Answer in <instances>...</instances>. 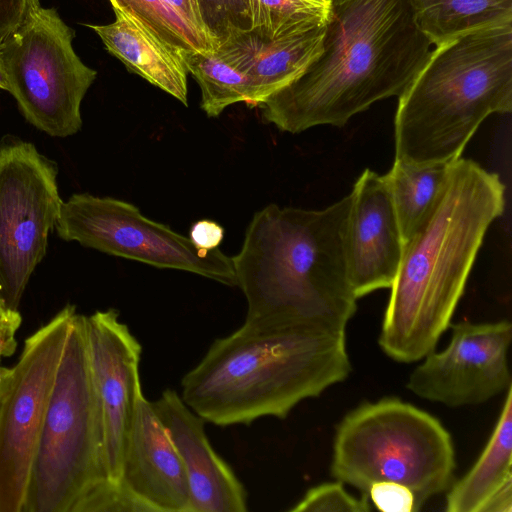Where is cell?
<instances>
[{
  "mask_svg": "<svg viewBox=\"0 0 512 512\" xmlns=\"http://www.w3.org/2000/svg\"><path fill=\"white\" fill-rule=\"evenodd\" d=\"M504 208L497 173L462 157L448 165L432 205L404 242L378 340L386 355L411 363L435 349L486 231Z\"/></svg>",
  "mask_w": 512,
  "mask_h": 512,
  "instance_id": "obj_1",
  "label": "cell"
},
{
  "mask_svg": "<svg viewBox=\"0 0 512 512\" xmlns=\"http://www.w3.org/2000/svg\"><path fill=\"white\" fill-rule=\"evenodd\" d=\"M431 46L408 0H330L321 53L259 105L263 118L293 134L343 126L375 102L400 96Z\"/></svg>",
  "mask_w": 512,
  "mask_h": 512,
  "instance_id": "obj_2",
  "label": "cell"
},
{
  "mask_svg": "<svg viewBox=\"0 0 512 512\" xmlns=\"http://www.w3.org/2000/svg\"><path fill=\"white\" fill-rule=\"evenodd\" d=\"M351 194L321 210L269 204L232 258L247 300L245 322L345 331L357 309L346 230Z\"/></svg>",
  "mask_w": 512,
  "mask_h": 512,
  "instance_id": "obj_3",
  "label": "cell"
},
{
  "mask_svg": "<svg viewBox=\"0 0 512 512\" xmlns=\"http://www.w3.org/2000/svg\"><path fill=\"white\" fill-rule=\"evenodd\" d=\"M350 372L345 331L244 322L184 375L181 398L204 421L248 425L286 418Z\"/></svg>",
  "mask_w": 512,
  "mask_h": 512,
  "instance_id": "obj_4",
  "label": "cell"
},
{
  "mask_svg": "<svg viewBox=\"0 0 512 512\" xmlns=\"http://www.w3.org/2000/svg\"><path fill=\"white\" fill-rule=\"evenodd\" d=\"M511 110L512 24L443 42L398 96L395 160L450 164L488 116Z\"/></svg>",
  "mask_w": 512,
  "mask_h": 512,
  "instance_id": "obj_5",
  "label": "cell"
},
{
  "mask_svg": "<svg viewBox=\"0 0 512 512\" xmlns=\"http://www.w3.org/2000/svg\"><path fill=\"white\" fill-rule=\"evenodd\" d=\"M84 316L76 313L47 406L25 512L124 511L110 482Z\"/></svg>",
  "mask_w": 512,
  "mask_h": 512,
  "instance_id": "obj_6",
  "label": "cell"
},
{
  "mask_svg": "<svg viewBox=\"0 0 512 512\" xmlns=\"http://www.w3.org/2000/svg\"><path fill=\"white\" fill-rule=\"evenodd\" d=\"M451 435L431 414L397 398L364 403L338 424L331 475L367 494L392 481L409 488L416 511L454 482Z\"/></svg>",
  "mask_w": 512,
  "mask_h": 512,
  "instance_id": "obj_7",
  "label": "cell"
},
{
  "mask_svg": "<svg viewBox=\"0 0 512 512\" xmlns=\"http://www.w3.org/2000/svg\"><path fill=\"white\" fill-rule=\"evenodd\" d=\"M73 35L40 5L0 44L8 92L31 124L56 137L80 130L81 102L97 75L75 53Z\"/></svg>",
  "mask_w": 512,
  "mask_h": 512,
  "instance_id": "obj_8",
  "label": "cell"
},
{
  "mask_svg": "<svg viewBox=\"0 0 512 512\" xmlns=\"http://www.w3.org/2000/svg\"><path fill=\"white\" fill-rule=\"evenodd\" d=\"M76 314L67 305L0 367V512H25L49 399Z\"/></svg>",
  "mask_w": 512,
  "mask_h": 512,
  "instance_id": "obj_9",
  "label": "cell"
},
{
  "mask_svg": "<svg viewBox=\"0 0 512 512\" xmlns=\"http://www.w3.org/2000/svg\"><path fill=\"white\" fill-rule=\"evenodd\" d=\"M55 229L66 241H77L110 255L237 286L231 257L219 248H197L189 237L143 216L126 201L74 194L62 203Z\"/></svg>",
  "mask_w": 512,
  "mask_h": 512,
  "instance_id": "obj_10",
  "label": "cell"
},
{
  "mask_svg": "<svg viewBox=\"0 0 512 512\" xmlns=\"http://www.w3.org/2000/svg\"><path fill=\"white\" fill-rule=\"evenodd\" d=\"M55 162L28 142L0 146V304L18 311L63 201Z\"/></svg>",
  "mask_w": 512,
  "mask_h": 512,
  "instance_id": "obj_11",
  "label": "cell"
},
{
  "mask_svg": "<svg viewBox=\"0 0 512 512\" xmlns=\"http://www.w3.org/2000/svg\"><path fill=\"white\" fill-rule=\"evenodd\" d=\"M451 327L448 346L425 356L410 374L407 388L420 398L450 407L477 405L507 391L511 323L462 321Z\"/></svg>",
  "mask_w": 512,
  "mask_h": 512,
  "instance_id": "obj_12",
  "label": "cell"
},
{
  "mask_svg": "<svg viewBox=\"0 0 512 512\" xmlns=\"http://www.w3.org/2000/svg\"><path fill=\"white\" fill-rule=\"evenodd\" d=\"M84 325L101 415L106 469L110 482L118 489L128 436L143 396L139 375L141 345L114 309L84 316Z\"/></svg>",
  "mask_w": 512,
  "mask_h": 512,
  "instance_id": "obj_13",
  "label": "cell"
},
{
  "mask_svg": "<svg viewBox=\"0 0 512 512\" xmlns=\"http://www.w3.org/2000/svg\"><path fill=\"white\" fill-rule=\"evenodd\" d=\"M118 489L125 512H190L182 460L152 402L144 396L134 414Z\"/></svg>",
  "mask_w": 512,
  "mask_h": 512,
  "instance_id": "obj_14",
  "label": "cell"
},
{
  "mask_svg": "<svg viewBox=\"0 0 512 512\" xmlns=\"http://www.w3.org/2000/svg\"><path fill=\"white\" fill-rule=\"evenodd\" d=\"M350 194L346 255L350 284L360 298L392 286L404 243L383 176L366 168Z\"/></svg>",
  "mask_w": 512,
  "mask_h": 512,
  "instance_id": "obj_15",
  "label": "cell"
},
{
  "mask_svg": "<svg viewBox=\"0 0 512 512\" xmlns=\"http://www.w3.org/2000/svg\"><path fill=\"white\" fill-rule=\"evenodd\" d=\"M185 469L190 512H246L247 493L231 467L214 451L204 420L171 389L152 402Z\"/></svg>",
  "mask_w": 512,
  "mask_h": 512,
  "instance_id": "obj_16",
  "label": "cell"
},
{
  "mask_svg": "<svg viewBox=\"0 0 512 512\" xmlns=\"http://www.w3.org/2000/svg\"><path fill=\"white\" fill-rule=\"evenodd\" d=\"M325 29L326 24L270 37L252 28L215 52L246 76L248 105L259 106L298 78L321 53Z\"/></svg>",
  "mask_w": 512,
  "mask_h": 512,
  "instance_id": "obj_17",
  "label": "cell"
},
{
  "mask_svg": "<svg viewBox=\"0 0 512 512\" xmlns=\"http://www.w3.org/2000/svg\"><path fill=\"white\" fill-rule=\"evenodd\" d=\"M106 25H89L109 53L132 73L188 105L187 69L181 51L162 42L132 18L114 10Z\"/></svg>",
  "mask_w": 512,
  "mask_h": 512,
  "instance_id": "obj_18",
  "label": "cell"
},
{
  "mask_svg": "<svg viewBox=\"0 0 512 512\" xmlns=\"http://www.w3.org/2000/svg\"><path fill=\"white\" fill-rule=\"evenodd\" d=\"M512 388L492 435L472 468L447 490V512H481L502 487L512 484Z\"/></svg>",
  "mask_w": 512,
  "mask_h": 512,
  "instance_id": "obj_19",
  "label": "cell"
},
{
  "mask_svg": "<svg viewBox=\"0 0 512 512\" xmlns=\"http://www.w3.org/2000/svg\"><path fill=\"white\" fill-rule=\"evenodd\" d=\"M414 22L431 45L465 33L512 24V0H408Z\"/></svg>",
  "mask_w": 512,
  "mask_h": 512,
  "instance_id": "obj_20",
  "label": "cell"
},
{
  "mask_svg": "<svg viewBox=\"0 0 512 512\" xmlns=\"http://www.w3.org/2000/svg\"><path fill=\"white\" fill-rule=\"evenodd\" d=\"M449 164H414L395 160L384 181L390 192L403 243L432 205Z\"/></svg>",
  "mask_w": 512,
  "mask_h": 512,
  "instance_id": "obj_21",
  "label": "cell"
},
{
  "mask_svg": "<svg viewBox=\"0 0 512 512\" xmlns=\"http://www.w3.org/2000/svg\"><path fill=\"white\" fill-rule=\"evenodd\" d=\"M187 72L201 89V108L209 117L219 116L228 106L249 103L246 76L215 51H181Z\"/></svg>",
  "mask_w": 512,
  "mask_h": 512,
  "instance_id": "obj_22",
  "label": "cell"
},
{
  "mask_svg": "<svg viewBox=\"0 0 512 512\" xmlns=\"http://www.w3.org/2000/svg\"><path fill=\"white\" fill-rule=\"evenodd\" d=\"M109 1L113 10L132 18L156 38L179 51H214L207 34L186 21L167 0Z\"/></svg>",
  "mask_w": 512,
  "mask_h": 512,
  "instance_id": "obj_23",
  "label": "cell"
},
{
  "mask_svg": "<svg viewBox=\"0 0 512 512\" xmlns=\"http://www.w3.org/2000/svg\"><path fill=\"white\" fill-rule=\"evenodd\" d=\"M253 28L273 37L325 25L330 0H249Z\"/></svg>",
  "mask_w": 512,
  "mask_h": 512,
  "instance_id": "obj_24",
  "label": "cell"
},
{
  "mask_svg": "<svg viewBox=\"0 0 512 512\" xmlns=\"http://www.w3.org/2000/svg\"><path fill=\"white\" fill-rule=\"evenodd\" d=\"M200 21L217 47L253 28L249 0H196Z\"/></svg>",
  "mask_w": 512,
  "mask_h": 512,
  "instance_id": "obj_25",
  "label": "cell"
},
{
  "mask_svg": "<svg viewBox=\"0 0 512 512\" xmlns=\"http://www.w3.org/2000/svg\"><path fill=\"white\" fill-rule=\"evenodd\" d=\"M370 510L367 494L363 493L362 497H355L346 491L340 481L323 483L310 488L302 499L290 509L292 512H367Z\"/></svg>",
  "mask_w": 512,
  "mask_h": 512,
  "instance_id": "obj_26",
  "label": "cell"
},
{
  "mask_svg": "<svg viewBox=\"0 0 512 512\" xmlns=\"http://www.w3.org/2000/svg\"><path fill=\"white\" fill-rule=\"evenodd\" d=\"M375 507L384 512H415V498L406 486L379 481L371 485L367 492Z\"/></svg>",
  "mask_w": 512,
  "mask_h": 512,
  "instance_id": "obj_27",
  "label": "cell"
},
{
  "mask_svg": "<svg viewBox=\"0 0 512 512\" xmlns=\"http://www.w3.org/2000/svg\"><path fill=\"white\" fill-rule=\"evenodd\" d=\"M39 6V0H0V44Z\"/></svg>",
  "mask_w": 512,
  "mask_h": 512,
  "instance_id": "obj_28",
  "label": "cell"
},
{
  "mask_svg": "<svg viewBox=\"0 0 512 512\" xmlns=\"http://www.w3.org/2000/svg\"><path fill=\"white\" fill-rule=\"evenodd\" d=\"M21 321L18 311L9 310L0 304V358L11 356L15 352L16 333Z\"/></svg>",
  "mask_w": 512,
  "mask_h": 512,
  "instance_id": "obj_29",
  "label": "cell"
},
{
  "mask_svg": "<svg viewBox=\"0 0 512 512\" xmlns=\"http://www.w3.org/2000/svg\"><path fill=\"white\" fill-rule=\"evenodd\" d=\"M190 240L202 250H213L218 248L224 238V229L218 223L202 219L195 222L190 230Z\"/></svg>",
  "mask_w": 512,
  "mask_h": 512,
  "instance_id": "obj_30",
  "label": "cell"
},
{
  "mask_svg": "<svg viewBox=\"0 0 512 512\" xmlns=\"http://www.w3.org/2000/svg\"><path fill=\"white\" fill-rule=\"evenodd\" d=\"M186 21L206 33L202 27L196 0H167ZM210 39V38H209Z\"/></svg>",
  "mask_w": 512,
  "mask_h": 512,
  "instance_id": "obj_31",
  "label": "cell"
},
{
  "mask_svg": "<svg viewBox=\"0 0 512 512\" xmlns=\"http://www.w3.org/2000/svg\"><path fill=\"white\" fill-rule=\"evenodd\" d=\"M0 89L8 91V82L3 70V67L0 63Z\"/></svg>",
  "mask_w": 512,
  "mask_h": 512,
  "instance_id": "obj_32",
  "label": "cell"
}]
</instances>
